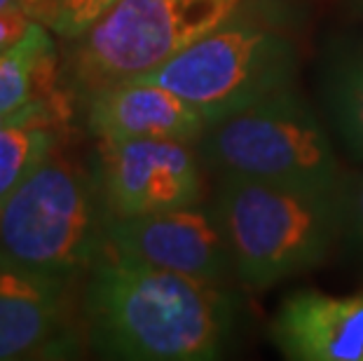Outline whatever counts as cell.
Returning a JSON list of instances; mask_svg holds the SVG:
<instances>
[{
    "label": "cell",
    "mask_w": 363,
    "mask_h": 361,
    "mask_svg": "<svg viewBox=\"0 0 363 361\" xmlns=\"http://www.w3.org/2000/svg\"><path fill=\"white\" fill-rule=\"evenodd\" d=\"M235 314L225 284L192 279L108 249L89 265L84 321L89 348L104 359H220Z\"/></svg>",
    "instance_id": "6da1fadb"
},
{
    "label": "cell",
    "mask_w": 363,
    "mask_h": 361,
    "mask_svg": "<svg viewBox=\"0 0 363 361\" xmlns=\"http://www.w3.org/2000/svg\"><path fill=\"white\" fill-rule=\"evenodd\" d=\"M211 204L225 230L235 279L249 291L316 270L340 244L337 193L218 174Z\"/></svg>",
    "instance_id": "7a4b0ae2"
},
{
    "label": "cell",
    "mask_w": 363,
    "mask_h": 361,
    "mask_svg": "<svg viewBox=\"0 0 363 361\" xmlns=\"http://www.w3.org/2000/svg\"><path fill=\"white\" fill-rule=\"evenodd\" d=\"M195 145L216 174L319 193H337L347 172L321 111L298 87L211 122Z\"/></svg>",
    "instance_id": "3957f363"
},
{
    "label": "cell",
    "mask_w": 363,
    "mask_h": 361,
    "mask_svg": "<svg viewBox=\"0 0 363 361\" xmlns=\"http://www.w3.org/2000/svg\"><path fill=\"white\" fill-rule=\"evenodd\" d=\"M298 71L296 43L246 12L199 38L155 71L138 75V80L172 89L211 125L296 87Z\"/></svg>",
    "instance_id": "277c9868"
},
{
    "label": "cell",
    "mask_w": 363,
    "mask_h": 361,
    "mask_svg": "<svg viewBox=\"0 0 363 361\" xmlns=\"http://www.w3.org/2000/svg\"><path fill=\"white\" fill-rule=\"evenodd\" d=\"M104 226L84 174L50 155L0 204V265L66 282L101 253Z\"/></svg>",
    "instance_id": "5b68a950"
},
{
    "label": "cell",
    "mask_w": 363,
    "mask_h": 361,
    "mask_svg": "<svg viewBox=\"0 0 363 361\" xmlns=\"http://www.w3.org/2000/svg\"><path fill=\"white\" fill-rule=\"evenodd\" d=\"M249 0H118L80 38L75 78L89 94L138 78L246 14Z\"/></svg>",
    "instance_id": "8992f818"
},
{
    "label": "cell",
    "mask_w": 363,
    "mask_h": 361,
    "mask_svg": "<svg viewBox=\"0 0 363 361\" xmlns=\"http://www.w3.org/2000/svg\"><path fill=\"white\" fill-rule=\"evenodd\" d=\"M181 139L99 141L101 188L115 218L202 204V160Z\"/></svg>",
    "instance_id": "52a82bcc"
},
{
    "label": "cell",
    "mask_w": 363,
    "mask_h": 361,
    "mask_svg": "<svg viewBox=\"0 0 363 361\" xmlns=\"http://www.w3.org/2000/svg\"><path fill=\"white\" fill-rule=\"evenodd\" d=\"M104 249L192 279L213 284L235 279L233 253L213 204L111 216L104 226Z\"/></svg>",
    "instance_id": "ba28073f"
},
{
    "label": "cell",
    "mask_w": 363,
    "mask_h": 361,
    "mask_svg": "<svg viewBox=\"0 0 363 361\" xmlns=\"http://www.w3.org/2000/svg\"><path fill=\"white\" fill-rule=\"evenodd\" d=\"M267 335L289 361H363V291H291L277 305Z\"/></svg>",
    "instance_id": "9c48e42d"
},
{
    "label": "cell",
    "mask_w": 363,
    "mask_h": 361,
    "mask_svg": "<svg viewBox=\"0 0 363 361\" xmlns=\"http://www.w3.org/2000/svg\"><path fill=\"white\" fill-rule=\"evenodd\" d=\"M87 125L99 141L181 139L195 143L206 129V120L172 89L129 78L89 94Z\"/></svg>",
    "instance_id": "30bf717a"
},
{
    "label": "cell",
    "mask_w": 363,
    "mask_h": 361,
    "mask_svg": "<svg viewBox=\"0 0 363 361\" xmlns=\"http://www.w3.org/2000/svg\"><path fill=\"white\" fill-rule=\"evenodd\" d=\"M64 335V279L0 265V361L48 357Z\"/></svg>",
    "instance_id": "8fae6325"
},
{
    "label": "cell",
    "mask_w": 363,
    "mask_h": 361,
    "mask_svg": "<svg viewBox=\"0 0 363 361\" xmlns=\"http://www.w3.org/2000/svg\"><path fill=\"white\" fill-rule=\"evenodd\" d=\"M316 96L333 139L363 162V35L333 38L321 50Z\"/></svg>",
    "instance_id": "7c38bea8"
},
{
    "label": "cell",
    "mask_w": 363,
    "mask_h": 361,
    "mask_svg": "<svg viewBox=\"0 0 363 361\" xmlns=\"http://www.w3.org/2000/svg\"><path fill=\"white\" fill-rule=\"evenodd\" d=\"M57 50L43 24L33 21L26 35L0 52V115L17 113L50 99Z\"/></svg>",
    "instance_id": "4fadbf2b"
},
{
    "label": "cell",
    "mask_w": 363,
    "mask_h": 361,
    "mask_svg": "<svg viewBox=\"0 0 363 361\" xmlns=\"http://www.w3.org/2000/svg\"><path fill=\"white\" fill-rule=\"evenodd\" d=\"M52 125H7L0 129V204L40 167L54 150Z\"/></svg>",
    "instance_id": "5bb4252c"
},
{
    "label": "cell",
    "mask_w": 363,
    "mask_h": 361,
    "mask_svg": "<svg viewBox=\"0 0 363 361\" xmlns=\"http://www.w3.org/2000/svg\"><path fill=\"white\" fill-rule=\"evenodd\" d=\"M342 253L363 272V169L345 172L337 190Z\"/></svg>",
    "instance_id": "9a60e30c"
},
{
    "label": "cell",
    "mask_w": 363,
    "mask_h": 361,
    "mask_svg": "<svg viewBox=\"0 0 363 361\" xmlns=\"http://www.w3.org/2000/svg\"><path fill=\"white\" fill-rule=\"evenodd\" d=\"M118 0H52L50 26L64 38H80Z\"/></svg>",
    "instance_id": "2e32d148"
},
{
    "label": "cell",
    "mask_w": 363,
    "mask_h": 361,
    "mask_svg": "<svg viewBox=\"0 0 363 361\" xmlns=\"http://www.w3.org/2000/svg\"><path fill=\"white\" fill-rule=\"evenodd\" d=\"M30 24H33V19L17 7L0 10V52L10 50L14 43H19L26 35Z\"/></svg>",
    "instance_id": "e0dca14e"
},
{
    "label": "cell",
    "mask_w": 363,
    "mask_h": 361,
    "mask_svg": "<svg viewBox=\"0 0 363 361\" xmlns=\"http://www.w3.org/2000/svg\"><path fill=\"white\" fill-rule=\"evenodd\" d=\"M7 7H17V10L26 12L30 19H48L52 17V0H0V10Z\"/></svg>",
    "instance_id": "ac0fdd59"
},
{
    "label": "cell",
    "mask_w": 363,
    "mask_h": 361,
    "mask_svg": "<svg viewBox=\"0 0 363 361\" xmlns=\"http://www.w3.org/2000/svg\"><path fill=\"white\" fill-rule=\"evenodd\" d=\"M345 5L350 7V10L357 14V17L363 19V0H345Z\"/></svg>",
    "instance_id": "d6986e66"
}]
</instances>
